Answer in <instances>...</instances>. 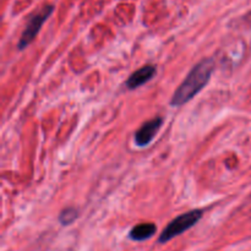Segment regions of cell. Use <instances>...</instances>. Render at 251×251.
Here are the masks:
<instances>
[{
  "label": "cell",
  "instance_id": "5b68a950",
  "mask_svg": "<svg viewBox=\"0 0 251 251\" xmlns=\"http://www.w3.org/2000/svg\"><path fill=\"white\" fill-rule=\"evenodd\" d=\"M157 69L153 65H145L142 68H140L139 70H136L135 73H132L130 75V77L127 78L125 85L129 90H135V88L141 87L142 85H145L146 82H149L150 80L153 78V76L156 75Z\"/></svg>",
  "mask_w": 251,
  "mask_h": 251
},
{
  "label": "cell",
  "instance_id": "7a4b0ae2",
  "mask_svg": "<svg viewBox=\"0 0 251 251\" xmlns=\"http://www.w3.org/2000/svg\"><path fill=\"white\" fill-rule=\"evenodd\" d=\"M202 215L203 212L201 210H191L189 212H185L183 215L178 216L176 218H174L169 225H167L163 232L161 233L158 238V243L159 244H166L167 242L172 240L173 238L178 237V235L183 234L186 230L191 229L194 226H196L200 222Z\"/></svg>",
  "mask_w": 251,
  "mask_h": 251
},
{
  "label": "cell",
  "instance_id": "8992f818",
  "mask_svg": "<svg viewBox=\"0 0 251 251\" xmlns=\"http://www.w3.org/2000/svg\"><path fill=\"white\" fill-rule=\"evenodd\" d=\"M156 232L157 226L154 223H140L130 230L129 238L134 242H145L153 237Z\"/></svg>",
  "mask_w": 251,
  "mask_h": 251
},
{
  "label": "cell",
  "instance_id": "52a82bcc",
  "mask_svg": "<svg viewBox=\"0 0 251 251\" xmlns=\"http://www.w3.org/2000/svg\"><path fill=\"white\" fill-rule=\"evenodd\" d=\"M77 216H78V212L76 208L68 207L60 212V215H59V222H60L63 226H69L73 222H75Z\"/></svg>",
  "mask_w": 251,
  "mask_h": 251
},
{
  "label": "cell",
  "instance_id": "3957f363",
  "mask_svg": "<svg viewBox=\"0 0 251 251\" xmlns=\"http://www.w3.org/2000/svg\"><path fill=\"white\" fill-rule=\"evenodd\" d=\"M53 11H54V5L48 4V5H44L42 9H39L38 11L34 12V14L29 17L28 22H27L26 27H25L21 37H20L19 44H17V48H19L20 50L25 49L29 43H32V41L36 38L37 34H38L39 31H41L44 22L49 19V16L53 14Z\"/></svg>",
  "mask_w": 251,
  "mask_h": 251
},
{
  "label": "cell",
  "instance_id": "6da1fadb",
  "mask_svg": "<svg viewBox=\"0 0 251 251\" xmlns=\"http://www.w3.org/2000/svg\"><path fill=\"white\" fill-rule=\"evenodd\" d=\"M213 71H215V60L213 59L205 58L199 61L191 69L190 73L186 75L180 86L176 88L171 100V105L181 107L185 103L190 102L207 85Z\"/></svg>",
  "mask_w": 251,
  "mask_h": 251
},
{
  "label": "cell",
  "instance_id": "277c9868",
  "mask_svg": "<svg viewBox=\"0 0 251 251\" xmlns=\"http://www.w3.org/2000/svg\"><path fill=\"white\" fill-rule=\"evenodd\" d=\"M162 125H163V119L159 117H156L153 119L149 120V122L144 123L142 126L135 134V142H136L137 146H149L153 141Z\"/></svg>",
  "mask_w": 251,
  "mask_h": 251
}]
</instances>
